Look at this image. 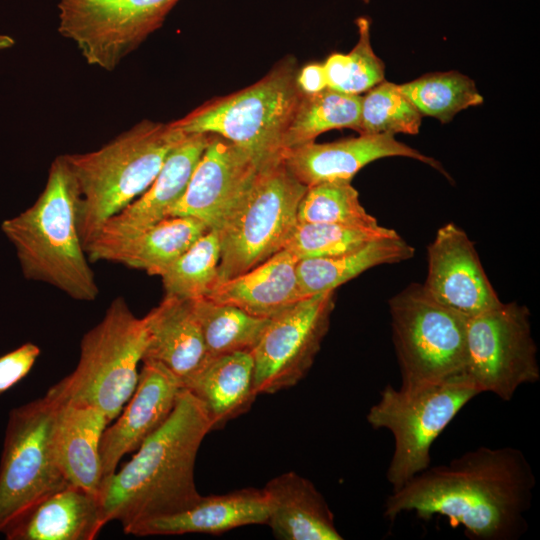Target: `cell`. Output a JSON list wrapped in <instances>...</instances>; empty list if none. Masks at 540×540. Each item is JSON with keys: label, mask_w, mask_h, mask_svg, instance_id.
<instances>
[{"label": "cell", "mask_w": 540, "mask_h": 540, "mask_svg": "<svg viewBox=\"0 0 540 540\" xmlns=\"http://www.w3.org/2000/svg\"><path fill=\"white\" fill-rule=\"evenodd\" d=\"M536 478L515 447L480 446L444 465L429 466L392 491L383 515L404 512L422 519L441 515L475 540H515L528 528Z\"/></svg>", "instance_id": "cell-1"}, {"label": "cell", "mask_w": 540, "mask_h": 540, "mask_svg": "<svg viewBox=\"0 0 540 540\" xmlns=\"http://www.w3.org/2000/svg\"><path fill=\"white\" fill-rule=\"evenodd\" d=\"M212 423L203 404L181 389L168 419L119 471L102 480L99 500L105 523L118 521L126 534L139 525L181 513L201 498L194 468Z\"/></svg>", "instance_id": "cell-2"}, {"label": "cell", "mask_w": 540, "mask_h": 540, "mask_svg": "<svg viewBox=\"0 0 540 540\" xmlns=\"http://www.w3.org/2000/svg\"><path fill=\"white\" fill-rule=\"evenodd\" d=\"M79 196L63 155L50 165L46 185L26 210L1 224L27 280L46 283L70 298L94 301L99 288L78 224Z\"/></svg>", "instance_id": "cell-3"}, {"label": "cell", "mask_w": 540, "mask_h": 540, "mask_svg": "<svg viewBox=\"0 0 540 540\" xmlns=\"http://www.w3.org/2000/svg\"><path fill=\"white\" fill-rule=\"evenodd\" d=\"M186 135L172 122L142 120L97 150L63 155L78 191L84 246L151 185Z\"/></svg>", "instance_id": "cell-4"}, {"label": "cell", "mask_w": 540, "mask_h": 540, "mask_svg": "<svg viewBox=\"0 0 540 540\" xmlns=\"http://www.w3.org/2000/svg\"><path fill=\"white\" fill-rule=\"evenodd\" d=\"M298 70L296 60L288 56L250 86L208 100L172 123L187 134L227 139L261 169L282 159L285 133L302 95Z\"/></svg>", "instance_id": "cell-5"}, {"label": "cell", "mask_w": 540, "mask_h": 540, "mask_svg": "<svg viewBox=\"0 0 540 540\" xmlns=\"http://www.w3.org/2000/svg\"><path fill=\"white\" fill-rule=\"evenodd\" d=\"M146 343L144 317L134 315L123 297L115 298L101 321L83 335L76 368L46 395L95 407L111 422L136 389Z\"/></svg>", "instance_id": "cell-6"}, {"label": "cell", "mask_w": 540, "mask_h": 540, "mask_svg": "<svg viewBox=\"0 0 540 540\" xmlns=\"http://www.w3.org/2000/svg\"><path fill=\"white\" fill-rule=\"evenodd\" d=\"M479 391L464 375L412 391L386 385L366 419L374 429L388 430L394 450L386 478L400 489L431 463L434 441Z\"/></svg>", "instance_id": "cell-7"}, {"label": "cell", "mask_w": 540, "mask_h": 540, "mask_svg": "<svg viewBox=\"0 0 540 540\" xmlns=\"http://www.w3.org/2000/svg\"><path fill=\"white\" fill-rule=\"evenodd\" d=\"M401 390L412 391L464 374L468 317L413 283L389 300Z\"/></svg>", "instance_id": "cell-8"}, {"label": "cell", "mask_w": 540, "mask_h": 540, "mask_svg": "<svg viewBox=\"0 0 540 540\" xmlns=\"http://www.w3.org/2000/svg\"><path fill=\"white\" fill-rule=\"evenodd\" d=\"M306 189L282 159L259 169L240 206L218 230V283L284 249L297 224L298 205Z\"/></svg>", "instance_id": "cell-9"}, {"label": "cell", "mask_w": 540, "mask_h": 540, "mask_svg": "<svg viewBox=\"0 0 540 540\" xmlns=\"http://www.w3.org/2000/svg\"><path fill=\"white\" fill-rule=\"evenodd\" d=\"M57 407L45 395L9 413L0 462V533L37 502L70 485L54 449Z\"/></svg>", "instance_id": "cell-10"}, {"label": "cell", "mask_w": 540, "mask_h": 540, "mask_svg": "<svg viewBox=\"0 0 540 540\" xmlns=\"http://www.w3.org/2000/svg\"><path fill=\"white\" fill-rule=\"evenodd\" d=\"M464 375L479 391L510 401L540 379L529 309L516 302L468 318Z\"/></svg>", "instance_id": "cell-11"}, {"label": "cell", "mask_w": 540, "mask_h": 540, "mask_svg": "<svg viewBox=\"0 0 540 540\" xmlns=\"http://www.w3.org/2000/svg\"><path fill=\"white\" fill-rule=\"evenodd\" d=\"M179 0H60L59 33L89 65L107 71L164 23Z\"/></svg>", "instance_id": "cell-12"}, {"label": "cell", "mask_w": 540, "mask_h": 540, "mask_svg": "<svg viewBox=\"0 0 540 540\" xmlns=\"http://www.w3.org/2000/svg\"><path fill=\"white\" fill-rule=\"evenodd\" d=\"M335 307V291L307 297L270 321L251 351L257 394L295 386L312 367Z\"/></svg>", "instance_id": "cell-13"}, {"label": "cell", "mask_w": 540, "mask_h": 540, "mask_svg": "<svg viewBox=\"0 0 540 540\" xmlns=\"http://www.w3.org/2000/svg\"><path fill=\"white\" fill-rule=\"evenodd\" d=\"M259 169L246 151L211 134L184 194L168 217H193L218 231L246 197Z\"/></svg>", "instance_id": "cell-14"}, {"label": "cell", "mask_w": 540, "mask_h": 540, "mask_svg": "<svg viewBox=\"0 0 540 540\" xmlns=\"http://www.w3.org/2000/svg\"><path fill=\"white\" fill-rule=\"evenodd\" d=\"M427 261L422 286L439 304L469 318L502 303L474 243L456 224L447 223L437 230L427 248Z\"/></svg>", "instance_id": "cell-15"}, {"label": "cell", "mask_w": 540, "mask_h": 540, "mask_svg": "<svg viewBox=\"0 0 540 540\" xmlns=\"http://www.w3.org/2000/svg\"><path fill=\"white\" fill-rule=\"evenodd\" d=\"M136 389L100 441L102 480L121 458L136 451L168 419L182 389L180 380L158 362L143 360ZM102 483V482H101Z\"/></svg>", "instance_id": "cell-16"}, {"label": "cell", "mask_w": 540, "mask_h": 540, "mask_svg": "<svg viewBox=\"0 0 540 540\" xmlns=\"http://www.w3.org/2000/svg\"><path fill=\"white\" fill-rule=\"evenodd\" d=\"M387 157L418 160L445 174L432 157L396 140L392 134H359L357 137L328 143L315 141L286 149L282 161L303 185L331 180H352L369 163Z\"/></svg>", "instance_id": "cell-17"}, {"label": "cell", "mask_w": 540, "mask_h": 540, "mask_svg": "<svg viewBox=\"0 0 540 540\" xmlns=\"http://www.w3.org/2000/svg\"><path fill=\"white\" fill-rule=\"evenodd\" d=\"M210 138L207 133H188L169 153L151 185L108 219L92 239L130 236L167 218L184 194Z\"/></svg>", "instance_id": "cell-18"}, {"label": "cell", "mask_w": 540, "mask_h": 540, "mask_svg": "<svg viewBox=\"0 0 540 540\" xmlns=\"http://www.w3.org/2000/svg\"><path fill=\"white\" fill-rule=\"evenodd\" d=\"M208 230L193 217L171 216L130 236L94 238L85 251L89 261L114 262L159 276Z\"/></svg>", "instance_id": "cell-19"}, {"label": "cell", "mask_w": 540, "mask_h": 540, "mask_svg": "<svg viewBox=\"0 0 540 540\" xmlns=\"http://www.w3.org/2000/svg\"><path fill=\"white\" fill-rule=\"evenodd\" d=\"M105 524L99 496L67 485L37 502L2 533L7 540H93Z\"/></svg>", "instance_id": "cell-20"}, {"label": "cell", "mask_w": 540, "mask_h": 540, "mask_svg": "<svg viewBox=\"0 0 540 540\" xmlns=\"http://www.w3.org/2000/svg\"><path fill=\"white\" fill-rule=\"evenodd\" d=\"M269 503L263 488H242L220 495L201 496L189 509L145 522L131 535L221 534L247 525L267 524Z\"/></svg>", "instance_id": "cell-21"}, {"label": "cell", "mask_w": 540, "mask_h": 540, "mask_svg": "<svg viewBox=\"0 0 540 540\" xmlns=\"http://www.w3.org/2000/svg\"><path fill=\"white\" fill-rule=\"evenodd\" d=\"M144 319L147 343L143 360L160 363L181 382L209 358L193 299L165 295Z\"/></svg>", "instance_id": "cell-22"}, {"label": "cell", "mask_w": 540, "mask_h": 540, "mask_svg": "<svg viewBox=\"0 0 540 540\" xmlns=\"http://www.w3.org/2000/svg\"><path fill=\"white\" fill-rule=\"evenodd\" d=\"M297 262L291 252L282 249L254 268L218 283L205 297L272 318L307 298L299 286Z\"/></svg>", "instance_id": "cell-23"}, {"label": "cell", "mask_w": 540, "mask_h": 540, "mask_svg": "<svg viewBox=\"0 0 540 540\" xmlns=\"http://www.w3.org/2000/svg\"><path fill=\"white\" fill-rule=\"evenodd\" d=\"M269 503L267 524L282 540H341L334 515L308 479L285 472L263 487Z\"/></svg>", "instance_id": "cell-24"}, {"label": "cell", "mask_w": 540, "mask_h": 540, "mask_svg": "<svg viewBox=\"0 0 540 540\" xmlns=\"http://www.w3.org/2000/svg\"><path fill=\"white\" fill-rule=\"evenodd\" d=\"M57 404L54 449L60 471L68 484L98 495L102 482L100 441L110 421L92 406Z\"/></svg>", "instance_id": "cell-25"}, {"label": "cell", "mask_w": 540, "mask_h": 540, "mask_svg": "<svg viewBox=\"0 0 540 540\" xmlns=\"http://www.w3.org/2000/svg\"><path fill=\"white\" fill-rule=\"evenodd\" d=\"M180 384L203 404L212 430L246 413L258 395L251 352L209 357Z\"/></svg>", "instance_id": "cell-26"}, {"label": "cell", "mask_w": 540, "mask_h": 540, "mask_svg": "<svg viewBox=\"0 0 540 540\" xmlns=\"http://www.w3.org/2000/svg\"><path fill=\"white\" fill-rule=\"evenodd\" d=\"M413 255L414 248L395 234L344 254L302 259L296 265L299 286L305 297L335 291L373 267L400 263Z\"/></svg>", "instance_id": "cell-27"}, {"label": "cell", "mask_w": 540, "mask_h": 540, "mask_svg": "<svg viewBox=\"0 0 540 540\" xmlns=\"http://www.w3.org/2000/svg\"><path fill=\"white\" fill-rule=\"evenodd\" d=\"M361 96L327 88L302 94L284 137L286 149L315 141L324 132L349 128L358 130Z\"/></svg>", "instance_id": "cell-28"}, {"label": "cell", "mask_w": 540, "mask_h": 540, "mask_svg": "<svg viewBox=\"0 0 540 540\" xmlns=\"http://www.w3.org/2000/svg\"><path fill=\"white\" fill-rule=\"evenodd\" d=\"M193 307L209 357L251 352L270 321L207 297L193 299Z\"/></svg>", "instance_id": "cell-29"}, {"label": "cell", "mask_w": 540, "mask_h": 540, "mask_svg": "<svg viewBox=\"0 0 540 540\" xmlns=\"http://www.w3.org/2000/svg\"><path fill=\"white\" fill-rule=\"evenodd\" d=\"M399 86L422 116L436 118L443 124L484 101L474 81L457 71L425 74Z\"/></svg>", "instance_id": "cell-30"}, {"label": "cell", "mask_w": 540, "mask_h": 540, "mask_svg": "<svg viewBox=\"0 0 540 540\" xmlns=\"http://www.w3.org/2000/svg\"><path fill=\"white\" fill-rule=\"evenodd\" d=\"M220 239L209 229L159 275L165 295L205 297L218 283Z\"/></svg>", "instance_id": "cell-31"}, {"label": "cell", "mask_w": 540, "mask_h": 540, "mask_svg": "<svg viewBox=\"0 0 540 540\" xmlns=\"http://www.w3.org/2000/svg\"><path fill=\"white\" fill-rule=\"evenodd\" d=\"M397 234L395 230L380 226L297 222L284 249L297 259L330 257L357 250L384 237Z\"/></svg>", "instance_id": "cell-32"}, {"label": "cell", "mask_w": 540, "mask_h": 540, "mask_svg": "<svg viewBox=\"0 0 540 540\" xmlns=\"http://www.w3.org/2000/svg\"><path fill=\"white\" fill-rule=\"evenodd\" d=\"M297 222L355 226L378 224L362 206L351 181L342 179L307 187L298 205Z\"/></svg>", "instance_id": "cell-33"}, {"label": "cell", "mask_w": 540, "mask_h": 540, "mask_svg": "<svg viewBox=\"0 0 540 540\" xmlns=\"http://www.w3.org/2000/svg\"><path fill=\"white\" fill-rule=\"evenodd\" d=\"M421 121V113L399 84L384 80L361 96L359 134L416 135Z\"/></svg>", "instance_id": "cell-34"}, {"label": "cell", "mask_w": 540, "mask_h": 540, "mask_svg": "<svg viewBox=\"0 0 540 540\" xmlns=\"http://www.w3.org/2000/svg\"><path fill=\"white\" fill-rule=\"evenodd\" d=\"M355 24L358 40L347 54L346 78L339 92L360 95L385 80V65L371 45L370 18L360 16Z\"/></svg>", "instance_id": "cell-35"}, {"label": "cell", "mask_w": 540, "mask_h": 540, "mask_svg": "<svg viewBox=\"0 0 540 540\" xmlns=\"http://www.w3.org/2000/svg\"><path fill=\"white\" fill-rule=\"evenodd\" d=\"M40 353L36 344L26 342L0 357V395L27 376Z\"/></svg>", "instance_id": "cell-36"}, {"label": "cell", "mask_w": 540, "mask_h": 540, "mask_svg": "<svg viewBox=\"0 0 540 540\" xmlns=\"http://www.w3.org/2000/svg\"><path fill=\"white\" fill-rule=\"evenodd\" d=\"M297 86L302 94L311 95L328 88L324 66L321 63H309L298 70Z\"/></svg>", "instance_id": "cell-37"}, {"label": "cell", "mask_w": 540, "mask_h": 540, "mask_svg": "<svg viewBox=\"0 0 540 540\" xmlns=\"http://www.w3.org/2000/svg\"><path fill=\"white\" fill-rule=\"evenodd\" d=\"M364 4H369L371 0H361Z\"/></svg>", "instance_id": "cell-38"}]
</instances>
